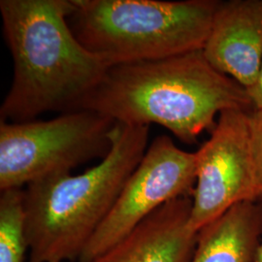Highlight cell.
Returning a JSON list of instances; mask_svg holds the SVG:
<instances>
[{
	"label": "cell",
	"mask_w": 262,
	"mask_h": 262,
	"mask_svg": "<svg viewBox=\"0 0 262 262\" xmlns=\"http://www.w3.org/2000/svg\"><path fill=\"white\" fill-rule=\"evenodd\" d=\"M262 234V200L243 201L198 231L189 262H253Z\"/></svg>",
	"instance_id": "30bf717a"
},
{
	"label": "cell",
	"mask_w": 262,
	"mask_h": 262,
	"mask_svg": "<svg viewBox=\"0 0 262 262\" xmlns=\"http://www.w3.org/2000/svg\"><path fill=\"white\" fill-rule=\"evenodd\" d=\"M191 207V196L164 204L91 262L190 261L198 235L189 225Z\"/></svg>",
	"instance_id": "9c48e42d"
},
{
	"label": "cell",
	"mask_w": 262,
	"mask_h": 262,
	"mask_svg": "<svg viewBox=\"0 0 262 262\" xmlns=\"http://www.w3.org/2000/svg\"><path fill=\"white\" fill-rule=\"evenodd\" d=\"M68 21L80 43L108 66L203 50L220 1L73 0Z\"/></svg>",
	"instance_id": "277c9868"
},
{
	"label": "cell",
	"mask_w": 262,
	"mask_h": 262,
	"mask_svg": "<svg viewBox=\"0 0 262 262\" xmlns=\"http://www.w3.org/2000/svg\"><path fill=\"white\" fill-rule=\"evenodd\" d=\"M249 116L237 109L221 113L210 138L195 151L196 183L189 220L195 232L236 204L258 200Z\"/></svg>",
	"instance_id": "52a82bcc"
},
{
	"label": "cell",
	"mask_w": 262,
	"mask_h": 262,
	"mask_svg": "<svg viewBox=\"0 0 262 262\" xmlns=\"http://www.w3.org/2000/svg\"><path fill=\"white\" fill-rule=\"evenodd\" d=\"M28 250L25 190L11 188L0 195V262H25Z\"/></svg>",
	"instance_id": "8fae6325"
},
{
	"label": "cell",
	"mask_w": 262,
	"mask_h": 262,
	"mask_svg": "<svg viewBox=\"0 0 262 262\" xmlns=\"http://www.w3.org/2000/svg\"><path fill=\"white\" fill-rule=\"evenodd\" d=\"M112 119L75 110L48 121H0V190L28 187L72 169L110 150Z\"/></svg>",
	"instance_id": "5b68a950"
},
{
	"label": "cell",
	"mask_w": 262,
	"mask_h": 262,
	"mask_svg": "<svg viewBox=\"0 0 262 262\" xmlns=\"http://www.w3.org/2000/svg\"><path fill=\"white\" fill-rule=\"evenodd\" d=\"M195 183L196 154L180 149L166 135L155 138L78 261H92L164 204L192 196Z\"/></svg>",
	"instance_id": "8992f818"
},
{
	"label": "cell",
	"mask_w": 262,
	"mask_h": 262,
	"mask_svg": "<svg viewBox=\"0 0 262 262\" xmlns=\"http://www.w3.org/2000/svg\"><path fill=\"white\" fill-rule=\"evenodd\" d=\"M253 106L247 90L216 70L203 51L158 60L111 66L78 110L99 113L114 122L168 129L193 144L213 130L215 116Z\"/></svg>",
	"instance_id": "7a4b0ae2"
},
{
	"label": "cell",
	"mask_w": 262,
	"mask_h": 262,
	"mask_svg": "<svg viewBox=\"0 0 262 262\" xmlns=\"http://www.w3.org/2000/svg\"><path fill=\"white\" fill-rule=\"evenodd\" d=\"M150 125L115 122L110 150L79 175L58 174L25 190L29 262L78 260L148 149Z\"/></svg>",
	"instance_id": "3957f363"
},
{
	"label": "cell",
	"mask_w": 262,
	"mask_h": 262,
	"mask_svg": "<svg viewBox=\"0 0 262 262\" xmlns=\"http://www.w3.org/2000/svg\"><path fill=\"white\" fill-rule=\"evenodd\" d=\"M253 150L255 187L258 200H262V110H254L249 116Z\"/></svg>",
	"instance_id": "7c38bea8"
},
{
	"label": "cell",
	"mask_w": 262,
	"mask_h": 262,
	"mask_svg": "<svg viewBox=\"0 0 262 262\" xmlns=\"http://www.w3.org/2000/svg\"><path fill=\"white\" fill-rule=\"evenodd\" d=\"M73 0H1L13 79L0 121H33L49 111L78 110L110 68L77 39L68 19Z\"/></svg>",
	"instance_id": "6da1fadb"
},
{
	"label": "cell",
	"mask_w": 262,
	"mask_h": 262,
	"mask_svg": "<svg viewBox=\"0 0 262 262\" xmlns=\"http://www.w3.org/2000/svg\"><path fill=\"white\" fill-rule=\"evenodd\" d=\"M202 51L216 70L251 88L262 62V0L220 2Z\"/></svg>",
	"instance_id": "ba28073f"
},
{
	"label": "cell",
	"mask_w": 262,
	"mask_h": 262,
	"mask_svg": "<svg viewBox=\"0 0 262 262\" xmlns=\"http://www.w3.org/2000/svg\"><path fill=\"white\" fill-rule=\"evenodd\" d=\"M254 110H262V62L254 84L247 90Z\"/></svg>",
	"instance_id": "4fadbf2b"
},
{
	"label": "cell",
	"mask_w": 262,
	"mask_h": 262,
	"mask_svg": "<svg viewBox=\"0 0 262 262\" xmlns=\"http://www.w3.org/2000/svg\"><path fill=\"white\" fill-rule=\"evenodd\" d=\"M253 262H262V244L259 245V247L257 249V252H256L255 258H254V261Z\"/></svg>",
	"instance_id": "5bb4252c"
}]
</instances>
